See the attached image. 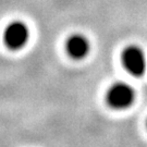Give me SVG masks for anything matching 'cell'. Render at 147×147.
<instances>
[{
    "instance_id": "cell-4",
    "label": "cell",
    "mask_w": 147,
    "mask_h": 147,
    "mask_svg": "<svg viewBox=\"0 0 147 147\" xmlns=\"http://www.w3.org/2000/svg\"><path fill=\"white\" fill-rule=\"evenodd\" d=\"M90 50L88 39L82 34H75L67 40V51L71 58L80 60L85 58Z\"/></svg>"
},
{
    "instance_id": "cell-1",
    "label": "cell",
    "mask_w": 147,
    "mask_h": 147,
    "mask_svg": "<svg viewBox=\"0 0 147 147\" xmlns=\"http://www.w3.org/2000/svg\"><path fill=\"white\" fill-rule=\"evenodd\" d=\"M135 99V92L126 83H116L107 93L108 105L117 110H123L131 107Z\"/></svg>"
},
{
    "instance_id": "cell-2",
    "label": "cell",
    "mask_w": 147,
    "mask_h": 147,
    "mask_svg": "<svg viewBox=\"0 0 147 147\" xmlns=\"http://www.w3.org/2000/svg\"><path fill=\"white\" fill-rule=\"evenodd\" d=\"M122 64L129 73L140 78L146 71V57L142 48L135 45L126 47L121 56Z\"/></svg>"
},
{
    "instance_id": "cell-3",
    "label": "cell",
    "mask_w": 147,
    "mask_h": 147,
    "mask_svg": "<svg viewBox=\"0 0 147 147\" xmlns=\"http://www.w3.org/2000/svg\"><path fill=\"white\" fill-rule=\"evenodd\" d=\"M5 46L11 50L22 49L30 39V30L22 21H13L5 30Z\"/></svg>"
}]
</instances>
